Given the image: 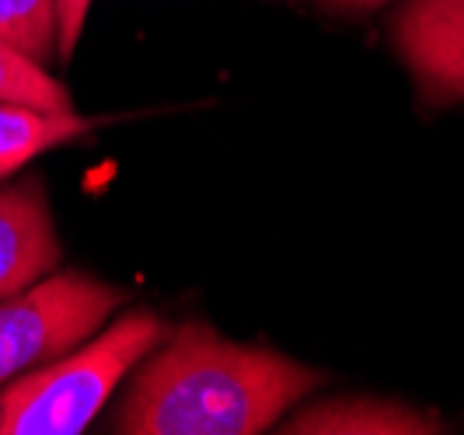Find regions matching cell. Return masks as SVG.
Returning <instances> with one entry per match:
<instances>
[{
  "label": "cell",
  "mask_w": 464,
  "mask_h": 435,
  "mask_svg": "<svg viewBox=\"0 0 464 435\" xmlns=\"http://www.w3.org/2000/svg\"><path fill=\"white\" fill-rule=\"evenodd\" d=\"M279 432L290 435H437L447 432L437 414L412 408L395 397H328L307 404L283 421Z\"/></svg>",
  "instance_id": "6"
},
{
  "label": "cell",
  "mask_w": 464,
  "mask_h": 435,
  "mask_svg": "<svg viewBox=\"0 0 464 435\" xmlns=\"http://www.w3.org/2000/svg\"><path fill=\"white\" fill-rule=\"evenodd\" d=\"M122 303V286L88 272H53L0 299V387L88 342Z\"/></svg>",
  "instance_id": "3"
},
{
  "label": "cell",
  "mask_w": 464,
  "mask_h": 435,
  "mask_svg": "<svg viewBox=\"0 0 464 435\" xmlns=\"http://www.w3.org/2000/svg\"><path fill=\"white\" fill-rule=\"evenodd\" d=\"M322 373L276 348L224 338L188 321L168 327L122 390L112 432L130 435H258L279 425L304 397L322 387Z\"/></svg>",
  "instance_id": "1"
},
{
  "label": "cell",
  "mask_w": 464,
  "mask_h": 435,
  "mask_svg": "<svg viewBox=\"0 0 464 435\" xmlns=\"http://www.w3.org/2000/svg\"><path fill=\"white\" fill-rule=\"evenodd\" d=\"M0 39L49 67L60 56V4L56 0H0Z\"/></svg>",
  "instance_id": "8"
},
{
  "label": "cell",
  "mask_w": 464,
  "mask_h": 435,
  "mask_svg": "<svg viewBox=\"0 0 464 435\" xmlns=\"http://www.w3.org/2000/svg\"><path fill=\"white\" fill-rule=\"evenodd\" d=\"M332 11H371L377 4H388V0H322Z\"/></svg>",
  "instance_id": "11"
},
{
  "label": "cell",
  "mask_w": 464,
  "mask_h": 435,
  "mask_svg": "<svg viewBox=\"0 0 464 435\" xmlns=\"http://www.w3.org/2000/svg\"><path fill=\"white\" fill-rule=\"evenodd\" d=\"M60 4V60H70L81 43L92 0H56Z\"/></svg>",
  "instance_id": "10"
},
{
  "label": "cell",
  "mask_w": 464,
  "mask_h": 435,
  "mask_svg": "<svg viewBox=\"0 0 464 435\" xmlns=\"http://www.w3.org/2000/svg\"><path fill=\"white\" fill-rule=\"evenodd\" d=\"M63 244L35 182L0 192V299L28 289L60 269Z\"/></svg>",
  "instance_id": "5"
},
{
  "label": "cell",
  "mask_w": 464,
  "mask_h": 435,
  "mask_svg": "<svg viewBox=\"0 0 464 435\" xmlns=\"http://www.w3.org/2000/svg\"><path fill=\"white\" fill-rule=\"evenodd\" d=\"M0 101L39 112H73L70 91L49 70L0 39Z\"/></svg>",
  "instance_id": "9"
},
{
  "label": "cell",
  "mask_w": 464,
  "mask_h": 435,
  "mask_svg": "<svg viewBox=\"0 0 464 435\" xmlns=\"http://www.w3.org/2000/svg\"><path fill=\"white\" fill-rule=\"evenodd\" d=\"M168 324L154 310H130L94 342L28 369L0 387V432L77 435L92 425L102 404L158 348Z\"/></svg>",
  "instance_id": "2"
},
{
  "label": "cell",
  "mask_w": 464,
  "mask_h": 435,
  "mask_svg": "<svg viewBox=\"0 0 464 435\" xmlns=\"http://www.w3.org/2000/svg\"><path fill=\"white\" fill-rule=\"evenodd\" d=\"M395 46L422 101H464V0H409L395 14Z\"/></svg>",
  "instance_id": "4"
},
{
  "label": "cell",
  "mask_w": 464,
  "mask_h": 435,
  "mask_svg": "<svg viewBox=\"0 0 464 435\" xmlns=\"http://www.w3.org/2000/svg\"><path fill=\"white\" fill-rule=\"evenodd\" d=\"M98 126V118L77 112H39L24 105H4L0 101V178L18 171L35 154L53 150L67 139H77Z\"/></svg>",
  "instance_id": "7"
}]
</instances>
